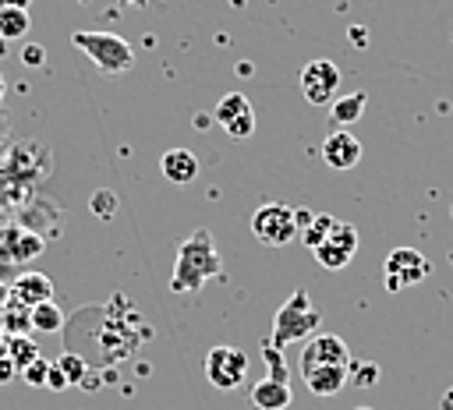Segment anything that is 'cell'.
<instances>
[{
	"label": "cell",
	"mask_w": 453,
	"mask_h": 410,
	"mask_svg": "<svg viewBox=\"0 0 453 410\" xmlns=\"http://www.w3.org/2000/svg\"><path fill=\"white\" fill-rule=\"evenodd\" d=\"M219 251L209 237V230H191L180 247H177V262L170 272V290L173 293H198L212 276H219Z\"/></svg>",
	"instance_id": "obj_1"
},
{
	"label": "cell",
	"mask_w": 453,
	"mask_h": 410,
	"mask_svg": "<svg viewBox=\"0 0 453 410\" xmlns=\"http://www.w3.org/2000/svg\"><path fill=\"white\" fill-rule=\"evenodd\" d=\"M319 322H322V311L308 300L304 290H294L290 300H283L280 311H276V318H273V336H269V343H273L276 350H287L290 343L315 336Z\"/></svg>",
	"instance_id": "obj_2"
},
{
	"label": "cell",
	"mask_w": 453,
	"mask_h": 410,
	"mask_svg": "<svg viewBox=\"0 0 453 410\" xmlns=\"http://www.w3.org/2000/svg\"><path fill=\"white\" fill-rule=\"evenodd\" d=\"M71 42H74L103 74H124V71H131V64H134L131 42H127L124 35H117V32H85V28H78V32H71Z\"/></svg>",
	"instance_id": "obj_3"
},
{
	"label": "cell",
	"mask_w": 453,
	"mask_h": 410,
	"mask_svg": "<svg viewBox=\"0 0 453 410\" xmlns=\"http://www.w3.org/2000/svg\"><path fill=\"white\" fill-rule=\"evenodd\" d=\"M251 233L258 244L265 247H287L290 240H297V219H294V209L283 205V201H265L255 209L251 216Z\"/></svg>",
	"instance_id": "obj_4"
},
{
	"label": "cell",
	"mask_w": 453,
	"mask_h": 410,
	"mask_svg": "<svg viewBox=\"0 0 453 410\" xmlns=\"http://www.w3.org/2000/svg\"><path fill=\"white\" fill-rule=\"evenodd\" d=\"M205 378L216 389H237L248 378V353L241 346H230V343L209 346V353H205Z\"/></svg>",
	"instance_id": "obj_5"
},
{
	"label": "cell",
	"mask_w": 453,
	"mask_h": 410,
	"mask_svg": "<svg viewBox=\"0 0 453 410\" xmlns=\"http://www.w3.org/2000/svg\"><path fill=\"white\" fill-rule=\"evenodd\" d=\"M340 67L333 60H308L301 67V92L311 106H333L340 95Z\"/></svg>",
	"instance_id": "obj_6"
},
{
	"label": "cell",
	"mask_w": 453,
	"mask_h": 410,
	"mask_svg": "<svg viewBox=\"0 0 453 410\" xmlns=\"http://www.w3.org/2000/svg\"><path fill=\"white\" fill-rule=\"evenodd\" d=\"M308 368H350V346L336 332H315L301 346V371Z\"/></svg>",
	"instance_id": "obj_7"
},
{
	"label": "cell",
	"mask_w": 453,
	"mask_h": 410,
	"mask_svg": "<svg viewBox=\"0 0 453 410\" xmlns=\"http://www.w3.org/2000/svg\"><path fill=\"white\" fill-rule=\"evenodd\" d=\"M354 251H357V230H354V223H340L336 219V226L329 230V237L315 247V258H319L322 269L336 272V269H347L350 265Z\"/></svg>",
	"instance_id": "obj_8"
},
{
	"label": "cell",
	"mask_w": 453,
	"mask_h": 410,
	"mask_svg": "<svg viewBox=\"0 0 453 410\" xmlns=\"http://www.w3.org/2000/svg\"><path fill=\"white\" fill-rule=\"evenodd\" d=\"M212 117H216V124H219L230 138H248V134L255 131V110H251V102H248L244 92H226V95L216 102Z\"/></svg>",
	"instance_id": "obj_9"
},
{
	"label": "cell",
	"mask_w": 453,
	"mask_h": 410,
	"mask_svg": "<svg viewBox=\"0 0 453 410\" xmlns=\"http://www.w3.org/2000/svg\"><path fill=\"white\" fill-rule=\"evenodd\" d=\"M425 276H428V262L421 258V251L396 247V251L386 254V290L396 293V290H403V286H411V283H418Z\"/></svg>",
	"instance_id": "obj_10"
},
{
	"label": "cell",
	"mask_w": 453,
	"mask_h": 410,
	"mask_svg": "<svg viewBox=\"0 0 453 410\" xmlns=\"http://www.w3.org/2000/svg\"><path fill=\"white\" fill-rule=\"evenodd\" d=\"M322 159L329 170L343 173V170H354L357 159H361V141L350 134V131H329L322 138Z\"/></svg>",
	"instance_id": "obj_11"
},
{
	"label": "cell",
	"mask_w": 453,
	"mask_h": 410,
	"mask_svg": "<svg viewBox=\"0 0 453 410\" xmlns=\"http://www.w3.org/2000/svg\"><path fill=\"white\" fill-rule=\"evenodd\" d=\"M11 300H18V304H25V308L32 311L35 304L53 300V279L42 276V272H25V276L14 279V286H11Z\"/></svg>",
	"instance_id": "obj_12"
},
{
	"label": "cell",
	"mask_w": 453,
	"mask_h": 410,
	"mask_svg": "<svg viewBox=\"0 0 453 410\" xmlns=\"http://www.w3.org/2000/svg\"><path fill=\"white\" fill-rule=\"evenodd\" d=\"M301 378H304V389H308L311 396L329 399V396H336V392L347 385L350 368H308V371H301Z\"/></svg>",
	"instance_id": "obj_13"
},
{
	"label": "cell",
	"mask_w": 453,
	"mask_h": 410,
	"mask_svg": "<svg viewBox=\"0 0 453 410\" xmlns=\"http://www.w3.org/2000/svg\"><path fill=\"white\" fill-rule=\"evenodd\" d=\"M159 170L170 184H191L198 177V156L188 148H170V152H163Z\"/></svg>",
	"instance_id": "obj_14"
},
{
	"label": "cell",
	"mask_w": 453,
	"mask_h": 410,
	"mask_svg": "<svg viewBox=\"0 0 453 410\" xmlns=\"http://www.w3.org/2000/svg\"><path fill=\"white\" fill-rule=\"evenodd\" d=\"M251 406L255 410H287L290 406V385L276 382V378H262L251 385Z\"/></svg>",
	"instance_id": "obj_15"
},
{
	"label": "cell",
	"mask_w": 453,
	"mask_h": 410,
	"mask_svg": "<svg viewBox=\"0 0 453 410\" xmlns=\"http://www.w3.org/2000/svg\"><path fill=\"white\" fill-rule=\"evenodd\" d=\"M365 102H368V95H365V92H347V95H336V99H333V106H329L333 131H347V124L361 120Z\"/></svg>",
	"instance_id": "obj_16"
},
{
	"label": "cell",
	"mask_w": 453,
	"mask_h": 410,
	"mask_svg": "<svg viewBox=\"0 0 453 410\" xmlns=\"http://www.w3.org/2000/svg\"><path fill=\"white\" fill-rule=\"evenodd\" d=\"M32 28V18L28 11L21 7H0V42H14V39H25Z\"/></svg>",
	"instance_id": "obj_17"
},
{
	"label": "cell",
	"mask_w": 453,
	"mask_h": 410,
	"mask_svg": "<svg viewBox=\"0 0 453 410\" xmlns=\"http://www.w3.org/2000/svg\"><path fill=\"white\" fill-rule=\"evenodd\" d=\"M4 353H7V357H11V364L21 371V368H28V364L39 357V346H35L28 336H7Z\"/></svg>",
	"instance_id": "obj_18"
},
{
	"label": "cell",
	"mask_w": 453,
	"mask_h": 410,
	"mask_svg": "<svg viewBox=\"0 0 453 410\" xmlns=\"http://www.w3.org/2000/svg\"><path fill=\"white\" fill-rule=\"evenodd\" d=\"M28 318H32V329H35V332H57V329L64 325V311H60V304H53V300L35 304Z\"/></svg>",
	"instance_id": "obj_19"
},
{
	"label": "cell",
	"mask_w": 453,
	"mask_h": 410,
	"mask_svg": "<svg viewBox=\"0 0 453 410\" xmlns=\"http://www.w3.org/2000/svg\"><path fill=\"white\" fill-rule=\"evenodd\" d=\"M333 226H336V219H333L329 212H319V216H311V223L301 230V240H304V244L315 251V247H319V244L329 237V230H333Z\"/></svg>",
	"instance_id": "obj_20"
},
{
	"label": "cell",
	"mask_w": 453,
	"mask_h": 410,
	"mask_svg": "<svg viewBox=\"0 0 453 410\" xmlns=\"http://www.w3.org/2000/svg\"><path fill=\"white\" fill-rule=\"evenodd\" d=\"M11 258L14 262H21V258H32V254H39L42 251V240L35 237V233H21V230H11Z\"/></svg>",
	"instance_id": "obj_21"
},
{
	"label": "cell",
	"mask_w": 453,
	"mask_h": 410,
	"mask_svg": "<svg viewBox=\"0 0 453 410\" xmlns=\"http://www.w3.org/2000/svg\"><path fill=\"white\" fill-rule=\"evenodd\" d=\"M57 368L64 371V378H67V385H81L85 382V375H88V364H85V357H78V353H60V361H57Z\"/></svg>",
	"instance_id": "obj_22"
},
{
	"label": "cell",
	"mask_w": 453,
	"mask_h": 410,
	"mask_svg": "<svg viewBox=\"0 0 453 410\" xmlns=\"http://www.w3.org/2000/svg\"><path fill=\"white\" fill-rule=\"evenodd\" d=\"M350 378H347V385H357V389H368V385H375L379 382V364L375 361H365V364H354L350 361Z\"/></svg>",
	"instance_id": "obj_23"
},
{
	"label": "cell",
	"mask_w": 453,
	"mask_h": 410,
	"mask_svg": "<svg viewBox=\"0 0 453 410\" xmlns=\"http://www.w3.org/2000/svg\"><path fill=\"white\" fill-rule=\"evenodd\" d=\"M262 357L269 364V375L265 378H276V382H287V361H283V350H276L273 343L262 346Z\"/></svg>",
	"instance_id": "obj_24"
},
{
	"label": "cell",
	"mask_w": 453,
	"mask_h": 410,
	"mask_svg": "<svg viewBox=\"0 0 453 410\" xmlns=\"http://www.w3.org/2000/svg\"><path fill=\"white\" fill-rule=\"evenodd\" d=\"M117 205H120V198H117L113 191H106V187H99V191L92 194V212H96L99 219H110V216L117 212Z\"/></svg>",
	"instance_id": "obj_25"
},
{
	"label": "cell",
	"mask_w": 453,
	"mask_h": 410,
	"mask_svg": "<svg viewBox=\"0 0 453 410\" xmlns=\"http://www.w3.org/2000/svg\"><path fill=\"white\" fill-rule=\"evenodd\" d=\"M46 375H50V361H42V357H35L28 368H21V378L28 385H46Z\"/></svg>",
	"instance_id": "obj_26"
},
{
	"label": "cell",
	"mask_w": 453,
	"mask_h": 410,
	"mask_svg": "<svg viewBox=\"0 0 453 410\" xmlns=\"http://www.w3.org/2000/svg\"><path fill=\"white\" fill-rule=\"evenodd\" d=\"M42 60H46V49H42L39 42H28V46L21 49V64H25V67H42Z\"/></svg>",
	"instance_id": "obj_27"
},
{
	"label": "cell",
	"mask_w": 453,
	"mask_h": 410,
	"mask_svg": "<svg viewBox=\"0 0 453 410\" xmlns=\"http://www.w3.org/2000/svg\"><path fill=\"white\" fill-rule=\"evenodd\" d=\"M46 385H50V389H67V378H64V371H60L57 364H50V375H46Z\"/></svg>",
	"instance_id": "obj_28"
},
{
	"label": "cell",
	"mask_w": 453,
	"mask_h": 410,
	"mask_svg": "<svg viewBox=\"0 0 453 410\" xmlns=\"http://www.w3.org/2000/svg\"><path fill=\"white\" fill-rule=\"evenodd\" d=\"M14 371H18V368H14V364H11V357L4 353V357H0V382H11V378H14Z\"/></svg>",
	"instance_id": "obj_29"
},
{
	"label": "cell",
	"mask_w": 453,
	"mask_h": 410,
	"mask_svg": "<svg viewBox=\"0 0 453 410\" xmlns=\"http://www.w3.org/2000/svg\"><path fill=\"white\" fill-rule=\"evenodd\" d=\"M350 42L361 49V46H368V35H365V28L361 25H350Z\"/></svg>",
	"instance_id": "obj_30"
},
{
	"label": "cell",
	"mask_w": 453,
	"mask_h": 410,
	"mask_svg": "<svg viewBox=\"0 0 453 410\" xmlns=\"http://www.w3.org/2000/svg\"><path fill=\"white\" fill-rule=\"evenodd\" d=\"M28 4L32 0H0V7H21V11H28Z\"/></svg>",
	"instance_id": "obj_31"
},
{
	"label": "cell",
	"mask_w": 453,
	"mask_h": 410,
	"mask_svg": "<svg viewBox=\"0 0 453 410\" xmlns=\"http://www.w3.org/2000/svg\"><path fill=\"white\" fill-rule=\"evenodd\" d=\"M117 4H120V7H145L149 0H117Z\"/></svg>",
	"instance_id": "obj_32"
},
{
	"label": "cell",
	"mask_w": 453,
	"mask_h": 410,
	"mask_svg": "<svg viewBox=\"0 0 453 410\" xmlns=\"http://www.w3.org/2000/svg\"><path fill=\"white\" fill-rule=\"evenodd\" d=\"M4 92H7V78H4V71H0V102H4Z\"/></svg>",
	"instance_id": "obj_33"
},
{
	"label": "cell",
	"mask_w": 453,
	"mask_h": 410,
	"mask_svg": "<svg viewBox=\"0 0 453 410\" xmlns=\"http://www.w3.org/2000/svg\"><path fill=\"white\" fill-rule=\"evenodd\" d=\"M357 410H372V406H357Z\"/></svg>",
	"instance_id": "obj_34"
}]
</instances>
